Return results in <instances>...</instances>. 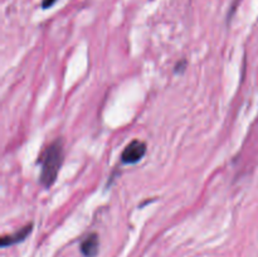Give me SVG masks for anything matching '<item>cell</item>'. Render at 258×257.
<instances>
[{"instance_id": "5", "label": "cell", "mask_w": 258, "mask_h": 257, "mask_svg": "<svg viewBox=\"0 0 258 257\" xmlns=\"http://www.w3.org/2000/svg\"><path fill=\"white\" fill-rule=\"evenodd\" d=\"M185 66H186V60H185V59L179 60V62L176 63V66H175V72H176V73L183 72V71L185 70Z\"/></svg>"}, {"instance_id": "3", "label": "cell", "mask_w": 258, "mask_h": 257, "mask_svg": "<svg viewBox=\"0 0 258 257\" xmlns=\"http://www.w3.org/2000/svg\"><path fill=\"white\" fill-rule=\"evenodd\" d=\"M32 229H33V223H28L25 224L24 227H22L20 229H18L15 233L2 237V247L12 246V244L23 242L30 233H32Z\"/></svg>"}, {"instance_id": "6", "label": "cell", "mask_w": 258, "mask_h": 257, "mask_svg": "<svg viewBox=\"0 0 258 257\" xmlns=\"http://www.w3.org/2000/svg\"><path fill=\"white\" fill-rule=\"evenodd\" d=\"M58 0H42V8L43 9H49V8H52L53 5L57 3Z\"/></svg>"}, {"instance_id": "2", "label": "cell", "mask_w": 258, "mask_h": 257, "mask_svg": "<svg viewBox=\"0 0 258 257\" xmlns=\"http://www.w3.org/2000/svg\"><path fill=\"white\" fill-rule=\"evenodd\" d=\"M146 150H148L146 144L144 141L135 139V140H133L125 146L122 154H121V161L123 164H138L139 161L143 160Z\"/></svg>"}, {"instance_id": "4", "label": "cell", "mask_w": 258, "mask_h": 257, "mask_svg": "<svg viewBox=\"0 0 258 257\" xmlns=\"http://www.w3.org/2000/svg\"><path fill=\"white\" fill-rule=\"evenodd\" d=\"M100 248V238L97 233H91L81 243V252L85 257H95Z\"/></svg>"}, {"instance_id": "1", "label": "cell", "mask_w": 258, "mask_h": 257, "mask_svg": "<svg viewBox=\"0 0 258 257\" xmlns=\"http://www.w3.org/2000/svg\"><path fill=\"white\" fill-rule=\"evenodd\" d=\"M64 158L63 140L58 138L44 149L39 156L40 175L39 180L44 188H50L55 183Z\"/></svg>"}]
</instances>
